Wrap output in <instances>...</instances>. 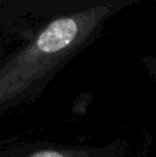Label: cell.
I'll use <instances>...</instances> for the list:
<instances>
[{
  "label": "cell",
  "instance_id": "obj_4",
  "mask_svg": "<svg viewBox=\"0 0 156 157\" xmlns=\"http://www.w3.org/2000/svg\"><path fill=\"white\" fill-rule=\"evenodd\" d=\"M155 63H156V61H155ZM155 71H156V66H155Z\"/></svg>",
  "mask_w": 156,
  "mask_h": 157
},
{
  "label": "cell",
  "instance_id": "obj_3",
  "mask_svg": "<svg viewBox=\"0 0 156 157\" xmlns=\"http://www.w3.org/2000/svg\"><path fill=\"white\" fill-rule=\"evenodd\" d=\"M19 14H21V11L13 8V4H2L0 6V25L13 19L14 17L19 15Z\"/></svg>",
  "mask_w": 156,
  "mask_h": 157
},
{
  "label": "cell",
  "instance_id": "obj_2",
  "mask_svg": "<svg viewBox=\"0 0 156 157\" xmlns=\"http://www.w3.org/2000/svg\"><path fill=\"white\" fill-rule=\"evenodd\" d=\"M29 157H120V150L118 145L104 147H61L39 150Z\"/></svg>",
  "mask_w": 156,
  "mask_h": 157
},
{
  "label": "cell",
  "instance_id": "obj_1",
  "mask_svg": "<svg viewBox=\"0 0 156 157\" xmlns=\"http://www.w3.org/2000/svg\"><path fill=\"white\" fill-rule=\"evenodd\" d=\"M127 4L107 2L88 6L46 25L28 46L0 65V113L33 99L97 37L105 21Z\"/></svg>",
  "mask_w": 156,
  "mask_h": 157
}]
</instances>
